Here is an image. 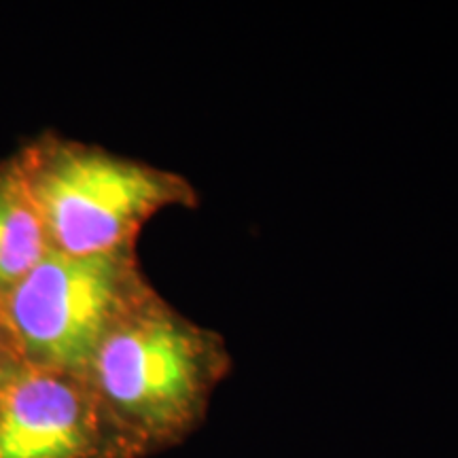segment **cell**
<instances>
[{
    "mask_svg": "<svg viewBox=\"0 0 458 458\" xmlns=\"http://www.w3.org/2000/svg\"><path fill=\"white\" fill-rule=\"evenodd\" d=\"M229 369L225 340L156 293L106 335L85 377L145 458L202 425Z\"/></svg>",
    "mask_w": 458,
    "mask_h": 458,
    "instance_id": "1",
    "label": "cell"
},
{
    "mask_svg": "<svg viewBox=\"0 0 458 458\" xmlns=\"http://www.w3.org/2000/svg\"><path fill=\"white\" fill-rule=\"evenodd\" d=\"M41 215L54 250L96 255L136 249V238L165 208L198 204L179 172L117 156L45 131L11 156Z\"/></svg>",
    "mask_w": 458,
    "mask_h": 458,
    "instance_id": "2",
    "label": "cell"
},
{
    "mask_svg": "<svg viewBox=\"0 0 458 458\" xmlns=\"http://www.w3.org/2000/svg\"><path fill=\"white\" fill-rule=\"evenodd\" d=\"M156 293L136 249H51L7 295L4 314L21 363L85 376L106 335Z\"/></svg>",
    "mask_w": 458,
    "mask_h": 458,
    "instance_id": "3",
    "label": "cell"
},
{
    "mask_svg": "<svg viewBox=\"0 0 458 458\" xmlns=\"http://www.w3.org/2000/svg\"><path fill=\"white\" fill-rule=\"evenodd\" d=\"M0 458H142L89 380L20 368L0 393Z\"/></svg>",
    "mask_w": 458,
    "mask_h": 458,
    "instance_id": "4",
    "label": "cell"
},
{
    "mask_svg": "<svg viewBox=\"0 0 458 458\" xmlns=\"http://www.w3.org/2000/svg\"><path fill=\"white\" fill-rule=\"evenodd\" d=\"M51 250L37 204L15 159L0 162V300Z\"/></svg>",
    "mask_w": 458,
    "mask_h": 458,
    "instance_id": "5",
    "label": "cell"
},
{
    "mask_svg": "<svg viewBox=\"0 0 458 458\" xmlns=\"http://www.w3.org/2000/svg\"><path fill=\"white\" fill-rule=\"evenodd\" d=\"M0 359H11V360H20L15 351L13 344V335H11L9 323H7V314H4V301L0 300ZM21 363V360H20Z\"/></svg>",
    "mask_w": 458,
    "mask_h": 458,
    "instance_id": "6",
    "label": "cell"
},
{
    "mask_svg": "<svg viewBox=\"0 0 458 458\" xmlns=\"http://www.w3.org/2000/svg\"><path fill=\"white\" fill-rule=\"evenodd\" d=\"M20 360H11V359H0V393L3 388L7 386V382L11 380V376L15 374L17 368H20Z\"/></svg>",
    "mask_w": 458,
    "mask_h": 458,
    "instance_id": "7",
    "label": "cell"
}]
</instances>
